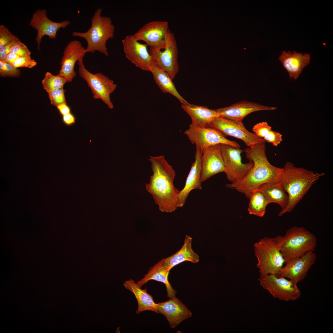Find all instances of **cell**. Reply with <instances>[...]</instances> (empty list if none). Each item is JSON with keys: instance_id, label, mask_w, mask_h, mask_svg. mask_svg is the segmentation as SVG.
<instances>
[{"instance_id": "1", "label": "cell", "mask_w": 333, "mask_h": 333, "mask_svg": "<svg viewBox=\"0 0 333 333\" xmlns=\"http://www.w3.org/2000/svg\"><path fill=\"white\" fill-rule=\"evenodd\" d=\"M265 143L256 144L245 148L244 151L246 158L253 163L250 172L244 177L226 185L249 198L252 192L264 184L279 182L282 168L272 165L266 154Z\"/></svg>"}, {"instance_id": "2", "label": "cell", "mask_w": 333, "mask_h": 333, "mask_svg": "<svg viewBox=\"0 0 333 333\" xmlns=\"http://www.w3.org/2000/svg\"><path fill=\"white\" fill-rule=\"evenodd\" d=\"M148 159L153 174L149 183L145 184L146 189L152 195L161 212H172L178 207L179 191L174 184L175 172L164 155L151 156Z\"/></svg>"}, {"instance_id": "3", "label": "cell", "mask_w": 333, "mask_h": 333, "mask_svg": "<svg viewBox=\"0 0 333 333\" xmlns=\"http://www.w3.org/2000/svg\"><path fill=\"white\" fill-rule=\"evenodd\" d=\"M324 174L297 167L292 163L287 162L282 168L280 182L288 194L289 202L286 208L278 215L280 216L291 212L312 186Z\"/></svg>"}, {"instance_id": "4", "label": "cell", "mask_w": 333, "mask_h": 333, "mask_svg": "<svg viewBox=\"0 0 333 333\" xmlns=\"http://www.w3.org/2000/svg\"><path fill=\"white\" fill-rule=\"evenodd\" d=\"M274 239L285 263L291 259L302 256L309 251L314 252L317 244L315 236L302 227H293L284 236L279 235Z\"/></svg>"}, {"instance_id": "5", "label": "cell", "mask_w": 333, "mask_h": 333, "mask_svg": "<svg viewBox=\"0 0 333 333\" xmlns=\"http://www.w3.org/2000/svg\"><path fill=\"white\" fill-rule=\"evenodd\" d=\"M102 10L99 8L95 11L91 19V27L88 31L84 32L74 31L72 35L86 40L87 53H94L98 51L108 56L107 42L114 37L115 26L110 17L101 15Z\"/></svg>"}, {"instance_id": "6", "label": "cell", "mask_w": 333, "mask_h": 333, "mask_svg": "<svg viewBox=\"0 0 333 333\" xmlns=\"http://www.w3.org/2000/svg\"><path fill=\"white\" fill-rule=\"evenodd\" d=\"M253 247L260 277L272 274L278 277L285 261L274 238L264 237L255 243Z\"/></svg>"}, {"instance_id": "7", "label": "cell", "mask_w": 333, "mask_h": 333, "mask_svg": "<svg viewBox=\"0 0 333 333\" xmlns=\"http://www.w3.org/2000/svg\"><path fill=\"white\" fill-rule=\"evenodd\" d=\"M163 49L162 51L150 47L149 51L152 63L167 72L173 79L179 71V51L175 38L170 30L165 38V46Z\"/></svg>"}, {"instance_id": "8", "label": "cell", "mask_w": 333, "mask_h": 333, "mask_svg": "<svg viewBox=\"0 0 333 333\" xmlns=\"http://www.w3.org/2000/svg\"><path fill=\"white\" fill-rule=\"evenodd\" d=\"M78 70L80 75L87 82L91 89L93 98L101 99L110 109L113 108L110 95L115 91L117 85L113 81L101 73L93 74L89 72L85 67L83 58L78 61Z\"/></svg>"}, {"instance_id": "9", "label": "cell", "mask_w": 333, "mask_h": 333, "mask_svg": "<svg viewBox=\"0 0 333 333\" xmlns=\"http://www.w3.org/2000/svg\"><path fill=\"white\" fill-rule=\"evenodd\" d=\"M260 285L274 298L284 301L299 299L301 293L297 285L291 280L272 274L260 277Z\"/></svg>"}, {"instance_id": "10", "label": "cell", "mask_w": 333, "mask_h": 333, "mask_svg": "<svg viewBox=\"0 0 333 333\" xmlns=\"http://www.w3.org/2000/svg\"><path fill=\"white\" fill-rule=\"evenodd\" d=\"M220 145L224 172L228 180L232 183L245 176L252 168L253 163L250 160L247 163L242 162L241 154L244 150L228 145L220 144Z\"/></svg>"}, {"instance_id": "11", "label": "cell", "mask_w": 333, "mask_h": 333, "mask_svg": "<svg viewBox=\"0 0 333 333\" xmlns=\"http://www.w3.org/2000/svg\"><path fill=\"white\" fill-rule=\"evenodd\" d=\"M192 144H195L202 151L210 146L222 144L229 145L237 148L240 146L236 142L227 138L226 137L210 127H202L192 123L184 132Z\"/></svg>"}, {"instance_id": "12", "label": "cell", "mask_w": 333, "mask_h": 333, "mask_svg": "<svg viewBox=\"0 0 333 333\" xmlns=\"http://www.w3.org/2000/svg\"><path fill=\"white\" fill-rule=\"evenodd\" d=\"M209 126L221 132L224 136L233 137L242 141L249 147L266 142L263 138L248 131L242 121L233 120L220 116L210 124Z\"/></svg>"}, {"instance_id": "13", "label": "cell", "mask_w": 333, "mask_h": 333, "mask_svg": "<svg viewBox=\"0 0 333 333\" xmlns=\"http://www.w3.org/2000/svg\"><path fill=\"white\" fill-rule=\"evenodd\" d=\"M169 30L168 21H154L146 24L133 35L135 39L144 41L150 47L162 50L165 47Z\"/></svg>"}, {"instance_id": "14", "label": "cell", "mask_w": 333, "mask_h": 333, "mask_svg": "<svg viewBox=\"0 0 333 333\" xmlns=\"http://www.w3.org/2000/svg\"><path fill=\"white\" fill-rule=\"evenodd\" d=\"M312 251L306 252L301 257L291 259L286 262L281 269L278 277L291 280L295 284L302 281L315 263L316 254Z\"/></svg>"}, {"instance_id": "15", "label": "cell", "mask_w": 333, "mask_h": 333, "mask_svg": "<svg viewBox=\"0 0 333 333\" xmlns=\"http://www.w3.org/2000/svg\"><path fill=\"white\" fill-rule=\"evenodd\" d=\"M122 42L127 59L136 67L150 72L152 61L147 49V45L139 43L133 35H127Z\"/></svg>"}, {"instance_id": "16", "label": "cell", "mask_w": 333, "mask_h": 333, "mask_svg": "<svg viewBox=\"0 0 333 333\" xmlns=\"http://www.w3.org/2000/svg\"><path fill=\"white\" fill-rule=\"evenodd\" d=\"M70 24L68 20L59 23L52 21L47 17L45 9L37 10L33 14L29 25L37 31L36 38L37 50L40 49V44L43 36L47 35L50 39H56L58 30L60 28H66Z\"/></svg>"}, {"instance_id": "17", "label": "cell", "mask_w": 333, "mask_h": 333, "mask_svg": "<svg viewBox=\"0 0 333 333\" xmlns=\"http://www.w3.org/2000/svg\"><path fill=\"white\" fill-rule=\"evenodd\" d=\"M86 53L80 41L73 40L69 42L63 52L58 75L64 78L67 82H71L76 76L74 70L76 62L83 58Z\"/></svg>"}, {"instance_id": "18", "label": "cell", "mask_w": 333, "mask_h": 333, "mask_svg": "<svg viewBox=\"0 0 333 333\" xmlns=\"http://www.w3.org/2000/svg\"><path fill=\"white\" fill-rule=\"evenodd\" d=\"M157 306L158 313L166 317L172 328H175L192 315L191 312L176 297L170 298L166 302L158 303Z\"/></svg>"}, {"instance_id": "19", "label": "cell", "mask_w": 333, "mask_h": 333, "mask_svg": "<svg viewBox=\"0 0 333 333\" xmlns=\"http://www.w3.org/2000/svg\"><path fill=\"white\" fill-rule=\"evenodd\" d=\"M201 165L202 182L218 173L224 172L220 144L210 146L203 150Z\"/></svg>"}, {"instance_id": "20", "label": "cell", "mask_w": 333, "mask_h": 333, "mask_svg": "<svg viewBox=\"0 0 333 333\" xmlns=\"http://www.w3.org/2000/svg\"><path fill=\"white\" fill-rule=\"evenodd\" d=\"M196 146L194 162L192 163L190 170L186 179L183 188L179 191L178 194V207H182L185 204L189 193L194 189H201L202 165V151Z\"/></svg>"}, {"instance_id": "21", "label": "cell", "mask_w": 333, "mask_h": 333, "mask_svg": "<svg viewBox=\"0 0 333 333\" xmlns=\"http://www.w3.org/2000/svg\"><path fill=\"white\" fill-rule=\"evenodd\" d=\"M277 108L267 106L253 102L243 101L228 106L215 109L220 116L233 120L242 121L244 118L252 112L262 110H271Z\"/></svg>"}, {"instance_id": "22", "label": "cell", "mask_w": 333, "mask_h": 333, "mask_svg": "<svg viewBox=\"0 0 333 333\" xmlns=\"http://www.w3.org/2000/svg\"><path fill=\"white\" fill-rule=\"evenodd\" d=\"M279 59L290 78L296 80L303 68L310 63V56L308 53L283 51Z\"/></svg>"}, {"instance_id": "23", "label": "cell", "mask_w": 333, "mask_h": 333, "mask_svg": "<svg viewBox=\"0 0 333 333\" xmlns=\"http://www.w3.org/2000/svg\"><path fill=\"white\" fill-rule=\"evenodd\" d=\"M181 107L191 117L192 123L200 127H210L213 120L220 116L215 109H211L207 106L191 104L189 103L182 104Z\"/></svg>"}, {"instance_id": "24", "label": "cell", "mask_w": 333, "mask_h": 333, "mask_svg": "<svg viewBox=\"0 0 333 333\" xmlns=\"http://www.w3.org/2000/svg\"><path fill=\"white\" fill-rule=\"evenodd\" d=\"M170 270L164 265L163 259L153 267L150 268L147 273L136 283L141 288L148 281L154 280L163 283L166 287L167 296L169 298L175 297L176 291L172 287L168 280Z\"/></svg>"}, {"instance_id": "25", "label": "cell", "mask_w": 333, "mask_h": 333, "mask_svg": "<svg viewBox=\"0 0 333 333\" xmlns=\"http://www.w3.org/2000/svg\"><path fill=\"white\" fill-rule=\"evenodd\" d=\"M192 240L191 237L186 235L181 248L171 256L163 259L164 265L167 269L170 270L174 266L186 261L194 263L199 261V256L192 248Z\"/></svg>"}, {"instance_id": "26", "label": "cell", "mask_w": 333, "mask_h": 333, "mask_svg": "<svg viewBox=\"0 0 333 333\" xmlns=\"http://www.w3.org/2000/svg\"><path fill=\"white\" fill-rule=\"evenodd\" d=\"M123 285L125 288L132 292L135 296L138 304L136 314H138L146 310L158 313L157 303L154 302L152 296L147 292L146 289H141L132 279L125 281Z\"/></svg>"}, {"instance_id": "27", "label": "cell", "mask_w": 333, "mask_h": 333, "mask_svg": "<svg viewBox=\"0 0 333 333\" xmlns=\"http://www.w3.org/2000/svg\"><path fill=\"white\" fill-rule=\"evenodd\" d=\"M257 189L263 193L268 204L275 203L280 206L282 209L280 212L287 206L289 197L280 182L264 184Z\"/></svg>"}, {"instance_id": "28", "label": "cell", "mask_w": 333, "mask_h": 333, "mask_svg": "<svg viewBox=\"0 0 333 333\" xmlns=\"http://www.w3.org/2000/svg\"><path fill=\"white\" fill-rule=\"evenodd\" d=\"M150 72L154 80L163 93H169L177 98L182 104L188 103L179 94L172 81V79L165 71L155 66L152 63Z\"/></svg>"}, {"instance_id": "29", "label": "cell", "mask_w": 333, "mask_h": 333, "mask_svg": "<svg viewBox=\"0 0 333 333\" xmlns=\"http://www.w3.org/2000/svg\"><path fill=\"white\" fill-rule=\"evenodd\" d=\"M254 133L266 142L277 146L282 141V135L279 133L271 130V127L265 121L256 124L252 128Z\"/></svg>"}, {"instance_id": "30", "label": "cell", "mask_w": 333, "mask_h": 333, "mask_svg": "<svg viewBox=\"0 0 333 333\" xmlns=\"http://www.w3.org/2000/svg\"><path fill=\"white\" fill-rule=\"evenodd\" d=\"M248 211L250 215L262 217L265 215L268 204L263 193L257 189L253 191L249 198Z\"/></svg>"}, {"instance_id": "31", "label": "cell", "mask_w": 333, "mask_h": 333, "mask_svg": "<svg viewBox=\"0 0 333 333\" xmlns=\"http://www.w3.org/2000/svg\"><path fill=\"white\" fill-rule=\"evenodd\" d=\"M67 82L65 79L59 75H54L47 72L42 81L43 88L48 92L50 91L63 88Z\"/></svg>"}, {"instance_id": "32", "label": "cell", "mask_w": 333, "mask_h": 333, "mask_svg": "<svg viewBox=\"0 0 333 333\" xmlns=\"http://www.w3.org/2000/svg\"><path fill=\"white\" fill-rule=\"evenodd\" d=\"M21 74L20 70L12 64L0 61V76L2 77H17Z\"/></svg>"}, {"instance_id": "33", "label": "cell", "mask_w": 333, "mask_h": 333, "mask_svg": "<svg viewBox=\"0 0 333 333\" xmlns=\"http://www.w3.org/2000/svg\"><path fill=\"white\" fill-rule=\"evenodd\" d=\"M51 103L57 107L63 104H67L63 88L51 91L48 92Z\"/></svg>"}, {"instance_id": "34", "label": "cell", "mask_w": 333, "mask_h": 333, "mask_svg": "<svg viewBox=\"0 0 333 333\" xmlns=\"http://www.w3.org/2000/svg\"><path fill=\"white\" fill-rule=\"evenodd\" d=\"M19 39L12 34L7 27L3 25L0 26V48L10 42Z\"/></svg>"}, {"instance_id": "35", "label": "cell", "mask_w": 333, "mask_h": 333, "mask_svg": "<svg viewBox=\"0 0 333 333\" xmlns=\"http://www.w3.org/2000/svg\"><path fill=\"white\" fill-rule=\"evenodd\" d=\"M10 53L16 54L19 57L31 58V52L27 46L19 40L12 47Z\"/></svg>"}, {"instance_id": "36", "label": "cell", "mask_w": 333, "mask_h": 333, "mask_svg": "<svg viewBox=\"0 0 333 333\" xmlns=\"http://www.w3.org/2000/svg\"><path fill=\"white\" fill-rule=\"evenodd\" d=\"M37 64V62L31 58L19 57L17 59L12 65L15 68L25 67L31 68Z\"/></svg>"}, {"instance_id": "37", "label": "cell", "mask_w": 333, "mask_h": 333, "mask_svg": "<svg viewBox=\"0 0 333 333\" xmlns=\"http://www.w3.org/2000/svg\"><path fill=\"white\" fill-rule=\"evenodd\" d=\"M19 39L14 41L0 48V61H3L7 55L10 53L12 47Z\"/></svg>"}, {"instance_id": "38", "label": "cell", "mask_w": 333, "mask_h": 333, "mask_svg": "<svg viewBox=\"0 0 333 333\" xmlns=\"http://www.w3.org/2000/svg\"><path fill=\"white\" fill-rule=\"evenodd\" d=\"M62 119L63 122L68 126L74 124L76 121L74 116L71 113L63 116Z\"/></svg>"}, {"instance_id": "39", "label": "cell", "mask_w": 333, "mask_h": 333, "mask_svg": "<svg viewBox=\"0 0 333 333\" xmlns=\"http://www.w3.org/2000/svg\"><path fill=\"white\" fill-rule=\"evenodd\" d=\"M60 114L63 116L70 113L71 110L70 108L67 105V104H63L57 107Z\"/></svg>"}, {"instance_id": "40", "label": "cell", "mask_w": 333, "mask_h": 333, "mask_svg": "<svg viewBox=\"0 0 333 333\" xmlns=\"http://www.w3.org/2000/svg\"><path fill=\"white\" fill-rule=\"evenodd\" d=\"M19 57L16 54L10 53L3 62L7 64H12L15 60Z\"/></svg>"}]
</instances>
